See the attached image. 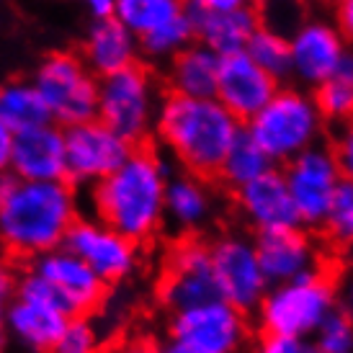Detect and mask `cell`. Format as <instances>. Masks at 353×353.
Wrapping results in <instances>:
<instances>
[{
    "label": "cell",
    "mask_w": 353,
    "mask_h": 353,
    "mask_svg": "<svg viewBox=\"0 0 353 353\" xmlns=\"http://www.w3.org/2000/svg\"><path fill=\"white\" fill-rule=\"evenodd\" d=\"M31 268L44 276L47 281H52L62 294L68 296L75 314L93 312L106 296V281L80 255H75L65 245L54 248L50 253L37 255L31 261Z\"/></svg>",
    "instance_id": "16"
},
{
    "label": "cell",
    "mask_w": 353,
    "mask_h": 353,
    "mask_svg": "<svg viewBox=\"0 0 353 353\" xmlns=\"http://www.w3.org/2000/svg\"><path fill=\"white\" fill-rule=\"evenodd\" d=\"M235 196L240 209L245 212L248 219H253L255 227H296L302 222L286 176L274 168L237 188Z\"/></svg>",
    "instance_id": "18"
},
{
    "label": "cell",
    "mask_w": 353,
    "mask_h": 353,
    "mask_svg": "<svg viewBox=\"0 0 353 353\" xmlns=\"http://www.w3.org/2000/svg\"><path fill=\"white\" fill-rule=\"evenodd\" d=\"M101 351V338L96 325L90 323L85 314L72 317L65 327V333L59 335L57 345L52 353H99Z\"/></svg>",
    "instance_id": "32"
},
{
    "label": "cell",
    "mask_w": 353,
    "mask_h": 353,
    "mask_svg": "<svg viewBox=\"0 0 353 353\" xmlns=\"http://www.w3.org/2000/svg\"><path fill=\"white\" fill-rule=\"evenodd\" d=\"M258 263L265 276L284 279L302 271L310 255V235L296 227H258Z\"/></svg>",
    "instance_id": "22"
},
{
    "label": "cell",
    "mask_w": 353,
    "mask_h": 353,
    "mask_svg": "<svg viewBox=\"0 0 353 353\" xmlns=\"http://www.w3.org/2000/svg\"><path fill=\"white\" fill-rule=\"evenodd\" d=\"M13 181H16V176H13V173H0V209H3L6 199H8Z\"/></svg>",
    "instance_id": "42"
},
{
    "label": "cell",
    "mask_w": 353,
    "mask_h": 353,
    "mask_svg": "<svg viewBox=\"0 0 353 353\" xmlns=\"http://www.w3.org/2000/svg\"><path fill=\"white\" fill-rule=\"evenodd\" d=\"M163 353H201V351H196V348H191V345H186V343H181V341H173V338H170V343L163 348Z\"/></svg>",
    "instance_id": "43"
},
{
    "label": "cell",
    "mask_w": 353,
    "mask_h": 353,
    "mask_svg": "<svg viewBox=\"0 0 353 353\" xmlns=\"http://www.w3.org/2000/svg\"><path fill=\"white\" fill-rule=\"evenodd\" d=\"M261 353H304L294 335H261Z\"/></svg>",
    "instance_id": "36"
},
{
    "label": "cell",
    "mask_w": 353,
    "mask_h": 353,
    "mask_svg": "<svg viewBox=\"0 0 353 353\" xmlns=\"http://www.w3.org/2000/svg\"><path fill=\"white\" fill-rule=\"evenodd\" d=\"M0 119L13 132H23V129H34L54 121L50 106L41 99L34 80H10V83L0 85Z\"/></svg>",
    "instance_id": "24"
},
{
    "label": "cell",
    "mask_w": 353,
    "mask_h": 353,
    "mask_svg": "<svg viewBox=\"0 0 353 353\" xmlns=\"http://www.w3.org/2000/svg\"><path fill=\"white\" fill-rule=\"evenodd\" d=\"M16 284H19V279L13 276L10 265L6 261H0V345L8 333V307L16 296Z\"/></svg>",
    "instance_id": "35"
},
{
    "label": "cell",
    "mask_w": 353,
    "mask_h": 353,
    "mask_svg": "<svg viewBox=\"0 0 353 353\" xmlns=\"http://www.w3.org/2000/svg\"><path fill=\"white\" fill-rule=\"evenodd\" d=\"M353 341V320L348 312L333 314L327 323H325V333L320 345L310 353H345L351 348Z\"/></svg>",
    "instance_id": "33"
},
{
    "label": "cell",
    "mask_w": 353,
    "mask_h": 353,
    "mask_svg": "<svg viewBox=\"0 0 353 353\" xmlns=\"http://www.w3.org/2000/svg\"><path fill=\"white\" fill-rule=\"evenodd\" d=\"M323 240L327 248L351 245L353 243V181H341L333 194L327 216H325Z\"/></svg>",
    "instance_id": "31"
},
{
    "label": "cell",
    "mask_w": 353,
    "mask_h": 353,
    "mask_svg": "<svg viewBox=\"0 0 353 353\" xmlns=\"http://www.w3.org/2000/svg\"><path fill=\"white\" fill-rule=\"evenodd\" d=\"M68 181L72 186H96L127 163L137 145L117 134L101 119L65 127Z\"/></svg>",
    "instance_id": "8"
},
{
    "label": "cell",
    "mask_w": 353,
    "mask_h": 353,
    "mask_svg": "<svg viewBox=\"0 0 353 353\" xmlns=\"http://www.w3.org/2000/svg\"><path fill=\"white\" fill-rule=\"evenodd\" d=\"M330 150H333V157L335 163H338L341 176L345 181H353V121L338 127V134H335Z\"/></svg>",
    "instance_id": "34"
},
{
    "label": "cell",
    "mask_w": 353,
    "mask_h": 353,
    "mask_svg": "<svg viewBox=\"0 0 353 353\" xmlns=\"http://www.w3.org/2000/svg\"><path fill=\"white\" fill-rule=\"evenodd\" d=\"M292 50V80L302 88H317L333 75L351 54V44L335 21L302 19L289 31Z\"/></svg>",
    "instance_id": "9"
},
{
    "label": "cell",
    "mask_w": 353,
    "mask_h": 353,
    "mask_svg": "<svg viewBox=\"0 0 353 353\" xmlns=\"http://www.w3.org/2000/svg\"><path fill=\"white\" fill-rule=\"evenodd\" d=\"M212 261L225 302L245 314L261 299L265 284V274L258 263L255 248L245 245L243 240L225 237L212 245Z\"/></svg>",
    "instance_id": "17"
},
{
    "label": "cell",
    "mask_w": 353,
    "mask_h": 353,
    "mask_svg": "<svg viewBox=\"0 0 353 353\" xmlns=\"http://www.w3.org/2000/svg\"><path fill=\"white\" fill-rule=\"evenodd\" d=\"M284 165L286 183H289V191L294 196L302 222L323 225L327 209H330V201H333L335 188L343 181L333 157V150L314 145V148L292 157Z\"/></svg>",
    "instance_id": "11"
},
{
    "label": "cell",
    "mask_w": 353,
    "mask_h": 353,
    "mask_svg": "<svg viewBox=\"0 0 353 353\" xmlns=\"http://www.w3.org/2000/svg\"><path fill=\"white\" fill-rule=\"evenodd\" d=\"M222 54H216L204 41H191L173 59H168V88L170 93L194 96V99H214L219 83Z\"/></svg>",
    "instance_id": "21"
},
{
    "label": "cell",
    "mask_w": 353,
    "mask_h": 353,
    "mask_svg": "<svg viewBox=\"0 0 353 353\" xmlns=\"http://www.w3.org/2000/svg\"><path fill=\"white\" fill-rule=\"evenodd\" d=\"M117 353H163V348H157L155 341H132V343L121 345Z\"/></svg>",
    "instance_id": "41"
},
{
    "label": "cell",
    "mask_w": 353,
    "mask_h": 353,
    "mask_svg": "<svg viewBox=\"0 0 353 353\" xmlns=\"http://www.w3.org/2000/svg\"><path fill=\"white\" fill-rule=\"evenodd\" d=\"M209 10H237V8H253L255 0H201Z\"/></svg>",
    "instance_id": "40"
},
{
    "label": "cell",
    "mask_w": 353,
    "mask_h": 353,
    "mask_svg": "<svg viewBox=\"0 0 353 353\" xmlns=\"http://www.w3.org/2000/svg\"><path fill=\"white\" fill-rule=\"evenodd\" d=\"M34 85L47 101L59 127H72L99 119L101 78L85 65L83 54L54 52L34 72Z\"/></svg>",
    "instance_id": "6"
},
{
    "label": "cell",
    "mask_w": 353,
    "mask_h": 353,
    "mask_svg": "<svg viewBox=\"0 0 353 353\" xmlns=\"http://www.w3.org/2000/svg\"><path fill=\"white\" fill-rule=\"evenodd\" d=\"M245 52L265 70L271 72L279 83L292 78V50H289V34L276 26L261 23L253 31V37L248 41Z\"/></svg>",
    "instance_id": "28"
},
{
    "label": "cell",
    "mask_w": 353,
    "mask_h": 353,
    "mask_svg": "<svg viewBox=\"0 0 353 353\" xmlns=\"http://www.w3.org/2000/svg\"><path fill=\"white\" fill-rule=\"evenodd\" d=\"M16 132L0 119V173H10V157H13Z\"/></svg>",
    "instance_id": "38"
},
{
    "label": "cell",
    "mask_w": 353,
    "mask_h": 353,
    "mask_svg": "<svg viewBox=\"0 0 353 353\" xmlns=\"http://www.w3.org/2000/svg\"><path fill=\"white\" fill-rule=\"evenodd\" d=\"M333 21L343 31L345 41L353 47V0H335L333 3Z\"/></svg>",
    "instance_id": "37"
},
{
    "label": "cell",
    "mask_w": 353,
    "mask_h": 353,
    "mask_svg": "<svg viewBox=\"0 0 353 353\" xmlns=\"http://www.w3.org/2000/svg\"><path fill=\"white\" fill-rule=\"evenodd\" d=\"M196 39L212 47L216 54H235L248 47L253 31L261 26V19L253 8L237 10H201L196 19Z\"/></svg>",
    "instance_id": "23"
},
{
    "label": "cell",
    "mask_w": 353,
    "mask_h": 353,
    "mask_svg": "<svg viewBox=\"0 0 353 353\" xmlns=\"http://www.w3.org/2000/svg\"><path fill=\"white\" fill-rule=\"evenodd\" d=\"M139 54V37L117 16L93 21L83 41V59L99 78L137 65Z\"/></svg>",
    "instance_id": "19"
},
{
    "label": "cell",
    "mask_w": 353,
    "mask_h": 353,
    "mask_svg": "<svg viewBox=\"0 0 353 353\" xmlns=\"http://www.w3.org/2000/svg\"><path fill=\"white\" fill-rule=\"evenodd\" d=\"M157 83L145 65H132L101 78L99 119L132 145H145L160 111Z\"/></svg>",
    "instance_id": "5"
},
{
    "label": "cell",
    "mask_w": 353,
    "mask_h": 353,
    "mask_svg": "<svg viewBox=\"0 0 353 353\" xmlns=\"http://www.w3.org/2000/svg\"><path fill=\"white\" fill-rule=\"evenodd\" d=\"M78 222V201L70 181H21L16 178L0 209V245L16 258L50 253L65 245Z\"/></svg>",
    "instance_id": "3"
},
{
    "label": "cell",
    "mask_w": 353,
    "mask_h": 353,
    "mask_svg": "<svg viewBox=\"0 0 353 353\" xmlns=\"http://www.w3.org/2000/svg\"><path fill=\"white\" fill-rule=\"evenodd\" d=\"M279 80L265 72L245 50L225 54L219 65L216 99L222 101L240 121L250 119L276 96Z\"/></svg>",
    "instance_id": "13"
},
{
    "label": "cell",
    "mask_w": 353,
    "mask_h": 353,
    "mask_svg": "<svg viewBox=\"0 0 353 353\" xmlns=\"http://www.w3.org/2000/svg\"><path fill=\"white\" fill-rule=\"evenodd\" d=\"M325 124L327 121L317 108L314 93L302 85H289L276 90L274 99L245 121V129L274 163H289L299 152L317 145Z\"/></svg>",
    "instance_id": "4"
},
{
    "label": "cell",
    "mask_w": 353,
    "mask_h": 353,
    "mask_svg": "<svg viewBox=\"0 0 353 353\" xmlns=\"http://www.w3.org/2000/svg\"><path fill=\"white\" fill-rule=\"evenodd\" d=\"M183 13H186L183 0H117L114 16L124 21L137 37H145Z\"/></svg>",
    "instance_id": "29"
},
{
    "label": "cell",
    "mask_w": 353,
    "mask_h": 353,
    "mask_svg": "<svg viewBox=\"0 0 353 353\" xmlns=\"http://www.w3.org/2000/svg\"><path fill=\"white\" fill-rule=\"evenodd\" d=\"M65 248L80 255L108 286L134 274L139 263V245L101 219H80L70 227Z\"/></svg>",
    "instance_id": "10"
},
{
    "label": "cell",
    "mask_w": 353,
    "mask_h": 353,
    "mask_svg": "<svg viewBox=\"0 0 353 353\" xmlns=\"http://www.w3.org/2000/svg\"><path fill=\"white\" fill-rule=\"evenodd\" d=\"M157 294L160 302L173 312L222 302L225 296L214 274L212 245L194 235L178 240L165 258Z\"/></svg>",
    "instance_id": "7"
},
{
    "label": "cell",
    "mask_w": 353,
    "mask_h": 353,
    "mask_svg": "<svg viewBox=\"0 0 353 353\" xmlns=\"http://www.w3.org/2000/svg\"><path fill=\"white\" fill-rule=\"evenodd\" d=\"M168 178L165 160L148 145H137L124 165L93 186V216L145 245L165 219Z\"/></svg>",
    "instance_id": "2"
},
{
    "label": "cell",
    "mask_w": 353,
    "mask_h": 353,
    "mask_svg": "<svg viewBox=\"0 0 353 353\" xmlns=\"http://www.w3.org/2000/svg\"><path fill=\"white\" fill-rule=\"evenodd\" d=\"M243 121L216 99L168 93L160 101L155 134L186 173L214 181Z\"/></svg>",
    "instance_id": "1"
},
{
    "label": "cell",
    "mask_w": 353,
    "mask_h": 353,
    "mask_svg": "<svg viewBox=\"0 0 353 353\" xmlns=\"http://www.w3.org/2000/svg\"><path fill=\"white\" fill-rule=\"evenodd\" d=\"M191 41H196V26L188 19V13H183L165 26L139 37V50L150 59H173L181 50H186Z\"/></svg>",
    "instance_id": "30"
},
{
    "label": "cell",
    "mask_w": 353,
    "mask_h": 353,
    "mask_svg": "<svg viewBox=\"0 0 353 353\" xmlns=\"http://www.w3.org/2000/svg\"><path fill=\"white\" fill-rule=\"evenodd\" d=\"M245 314L230 302H212L173 312L170 338L201 353H232L240 343Z\"/></svg>",
    "instance_id": "12"
},
{
    "label": "cell",
    "mask_w": 353,
    "mask_h": 353,
    "mask_svg": "<svg viewBox=\"0 0 353 353\" xmlns=\"http://www.w3.org/2000/svg\"><path fill=\"white\" fill-rule=\"evenodd\" d=\"M70 320L57 307L23 296H13L8 307V333L34 353H52Z\"/></svg>",
    "instance_id": "20"
},
{
    "label": "cell",
    "mask_w": 353,
    "mask_h": 353,
    "mask_svg": "<svg viewBox=\"0 0 353 353\" xmlns=\"http://www.w3.org/2000/svg\"><path fill=\"white\" fill-rule=\"evenodd\" d=\"M335 286L314 274L310 284L284 289L263 304V330L261 335H299L323 320L325 307Z\"/></svg>",
    "instance_id": "14"
},
{
    "label": "cell",
    "mask_w": 353,
    "mask_h": 353,
    "mask_svg": "<svg viewBox=\"0 0 353 353\" xmlns=\"http://www.w3.org/2000/svg\"><path fill=\"white\" fill-rule=\"evenodd\" d=\"M271 168H274L271 155L255 142L248 129H243L235 142H232L230 152H227L225 163H222L219 181L232 188V191H237L245 183L255 181L258 176H263L265 170H271Z\"/></svg>",
    "instance_id": "25"
},
{
    "label": "cell",
    "mask_w": 353,
    "mask_h": 353,
    "mask_svg": "<svg viewBox=\"0 0 353 353\" xmlns=\"http://www.w3.org/2000/svg\"><path fill=\"white\" fill-rule=\"evenodd\" d=\"M93 19H111L117 13V0H80Z\"/></svg>",
    "instance_id": "39"
},
{
    "label": "cell",
    "mask_w": 353,
    "mask_h": 353,
    "mask_svg": "<svg viewBox=\"0 0 353 353\" xmlns=\"http://www.w3.org/2000/svg\"><path fill=\"white\" fill-rule=\"evenodd\" d=\"M209 212V188L204 178L194 173L170 176L165 188V214L181 227H196Z\"/></svg>",
    "instance_id": "26"
},
{
    "label": "cell",
    "mask_w": 353,
    "mask_h": 353,
    "mask_svg": "<svg viewBox=\"0 0 353 353\" xmlns=\"http://www.w3.org/2000/svg\"><path fill=\"white\" fill-rule=\"evenodd\" d=\"M314 101L325 121L338 127L353 121V52L330 78L314 88Z\"/></svg>",
    "instance_id": "27"
},
{
    "label": "cell",
    "mask_w": 353,
    "mask_h": 353,
    "mask_svg": "<svg viewBox=\"0 0 353 353\" xmlns=\"http://www.w3.org/2000/svg\"><path fill=\"white\" fill-rule=\"evenodd\" d=\"M10 173L21 181H68L65 127L50 121L16 132Z\"/></svg>",
    "instance_id": "15"
}]
</instances>
